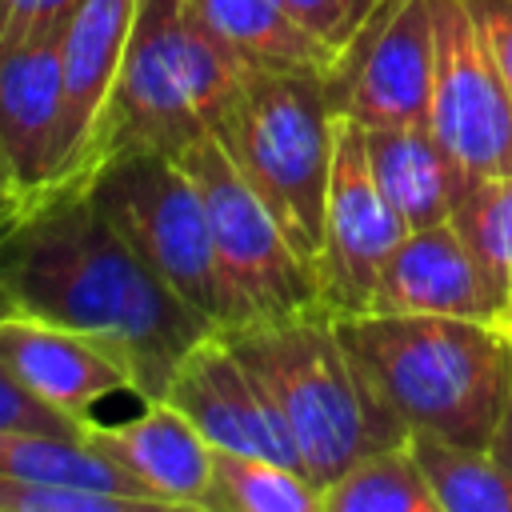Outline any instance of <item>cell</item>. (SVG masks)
Segmentation results:
<instances>
[{
  "label": "cell",
  "mask_w": 512,
  "mask_h": 512,
  "mask_svg": "<svg viewBox=\"0 0 512 512\" xmlns=\"http://www.w3.org/2000/svg\"><path fill=\"white\" fill-rule=\"evenodd\" d=\"M0 304L100 340L140 404L164 400L184 356L216 332L96 208L84 180L40 192L0 228Z\"/></svg>",
  "instance_id": "cell-1"
},
{
  "label": "cell",
  "mask_w": 512,
  "mask_h": 512,
  "mask_svg": "<svg viewBox=\"0 0 512 512\" xmlns=\"http://www.w3.org/2000/svg\"><path fill=\"white\" fill-rule=\"evenodd\" d=\"M376 396L408 432L488 448L512 392V328L460 316H336Z\"/></svg>",
  "instance_id": "cell-2"
},
{
  "label": "cell",
  "mask_w": 512,
  "mask_h": 512,
  "mask_svg": "<svg viewBox=\"0 0 512 512\" xmlns=\"http://www.w3.org/2000/svg\"><path fill=\"white\" fill-rule=\"evenodd\" d=\"M224 336L272 396L316 488H328L360 456L408 440V428L348 352L332 308L316 304L280 320L228 328Z\"/></svg>",
  "instance_id": "cell-3"
},
{
  "label": "cell",
  "mask_w": 512,
  "mask_h": 512,
  "mask_svg": "<svg viewBox=\"0 0 512 512\" xmlns=\"http://www.w3.org/2000/svg\"><path fill=\"white\" fill-rule=\"evenodd\" d=\"M212 136L280 220L296 252L316 268L336 148L328 72L240 68Z\"/></svg>",
  "instance_id": "cell-4"
},
{
  "label": "cell",
  "mask_w": 512,
  "mask_h": 512,
  "mask_svg": "<svg viewBox=\"0 0 512 512\" xmlns=\"http://www.w3.org/2000/svg\"><path fill=\"white\" fill-rule=\"evenodd\" d=\"M236 80L240 64L208 36L188 0H136L92 168L140 148L180 156L212 132Z\"/></svg>",
  "instance_id": "cell-5"
},
{
  "label": "cell",
  "mask_w": 512,
  "mask_h": 512,
  "mask_svg": "<svg viewBox=\"0 0 512 512\" xmlns=\"http://www.w3.org/2000/svg\"><path fill=\"white\" fill-rule=\"evenodd\" d=\"M96 208L128 236L152 272L216 332L228 324V300L212 252L208 208L192 168L172 152H116L88 176Z\"/></svg>",
  "instance_id": "cell-6"
},
{
  "label": "cell",
  "mask_w": 512,
  "mask_h": 512,
  "mask_svg": "<svg viewBox=\"0 0 512 512\" xmlns=\"http://www.w3.org/2000/svg\"><path fill=\"white\" fill-rule=\"evenodd\" d=\"M180 160L192 168L208 208L212 252L228 300L224 332L316 308L320 304L316 268L296 252V244L268 212V204L256 196V188L240 176L224 144L208 132L192 140L180 152Z\"/></svg>",
  "instance_id": "cell-7"
},
{
  "label": "cell",
  "mask_w": 512,
  "mask_h": 512,
  "mask_svg": "<svg viewBox=\"0 0 512 512\" xmlns=\"http://www.w3.org/2000/svg\"><path fill=\"white\" fill-rule=\"evenodd\" d=\"M428 128L468 176L512 172V88L464 0H432Z\"/></svg>",
  "instance_id": "cell-8"
},
{
  "label": "cell",
  "mask_w": 512,
  "mask_h": 512,
  "mask_svg": "<svg viewBox=\"0 0 512 512\" xmlns=\"http://www.w3.org/2000/svg\"><path fill=\"white\" fill-rule=\"evenodd\" d=\"M408 224L380 192L364 124L336 116V148H332V180H328V208H324V244L316 260L320 304L336 316H360L372 304L376 280L404 240Z\"/></svg>",
  "instance_id": "cell-9"
},
{
  "label": "cell",
  "mask_w": 512,
  "mask_h": 512,
  "mask_svg": "<svg viewBox=\"0 0 512 512\" xmlns=\"http://www.w3.org/2000/svg\"><path fill=\"white\" fill-rule=\"evenodd\" d=\"M336 116L364 128L428 124L432 100V0H380L372 20L328 72Z\"/></svg>",
  "instance_id": "cell-10"
},
{
  "label": "cell",
  "mask_w": 512,
  "mask_h": 512,
  "mask_svg": "<svg viewBox=\"0 0 512 512\" xmlns=\"http://www.w3.org/2000/svg\"><path fill=\"white\" fill-rule=\"evenodd\" d=\"M212 448L268 456L304 472L300 452L252 368L236 356L224 332H208L172 376L168 396ZM308 476V472H304Z\"/></svg>",
  "instance_id": "cell-11"
},
{
  "label": "cell",
  "mask_w": 512,
  "mask_h": 512,
  "mask_svg": "<svg viewBox=\"0 0 512 512\" xmlns=\"http://www.w3.org/2000/svg\"><path fill=\"white\" fill-rule=\"evenodd\" d=\"M0 364L52 412L88 428L100 400L132 392L128 368L92 336L0 304Z\"/></svg>",
  "instance_id": "cell-12"
},
{
  "label": "cell",
  "mask_w": 512,
  "mask_h": 512,
  "mask_svg": "<svg viewBox=\"0 0 512 512\" xmlns=\"http://www.w3.org/2000/svg\"><path fill=\"white\" fill-rule=\"evenodd\" d=\"M508 300L492 288L480 260L452 220L408 228L392 248L368 312L504 320Z\"/></svg>",
  "instance_id": "cell-13"
},
{
  "label": "cell",
  "mask_w": 512,
  "mask_h": 512,
  "mask_svg": "<svg viewBox=\"0 0 512 512\" xmlns=\"http://www.w3.org/2000/svg\"><path fill=\"white\" fill-rule=\"evenodd\" d=\"M136 0H84L60 32V76H64V140H60V184L84 180L96 160V136L120 76Z\"/></svg>",
  "instance_id": "cell-14"
},
{
  "label": "cell",
  "mask_w": 512,
  "mask_h": 512,
  "mask_svg": "<svg viewBox=\"0 0 512 512\" xmlns=\"http://www.w3.org/2000/svg\"><path fill=\"white\" fill-rule=\"evenodd\" d=\"M84 440L100 448L156 508L204 512L212 444L172 400H148L144 412L132 420H92L84 428Z\"/></svg>",
  "instance_id": "cell-15"
},
{
  "label": "cell",
  "mask_w": 512,
  "mask_h": 512,
  "mask_svg": "<svg viewBox=\"0 0 512 512\" xmlns=\"http://www.w3.org/2000/svg\"><path fill=\"white\" fill-rule=\"evenodd\" d=\"M64 140L60 40L0 52V148L28 200L56 188Z\"/></svg>",
  "instance_id": "cell-16"
},
{
  "label": "cell",
  "mask_w": 512,
  "mask_h": 512,
  "mask_svg": "<svg viewBox=\"0 0 512 512\" xmlns=\"http://www.w3.org/2000/svg\"><path fill=\"white\" fill-rule=\"evenodd\" d=\"M364 140L372 176L408 228L452 220L468 172L444 152L428 124H380L364 128Z\"/></svg>",
  "instance_id": "cell-17"
},
{
  "label": "cell",
  "mask_w": 512,
  "mask_h": 512,
  "mask_svg": "<svg viewBox=\"0 0 512 512\" xmlns=\"http://www.w3.org/2000/svg\"><path fill=\"white\" fill-rule=\"evenodd\" d=\"M208 36L240 68L332 72L336 56L288 12L284 0H188Z\"/></svg>",
  "instance_id": "cell-18"
},
{
  "label": "cell",
  "mask_w": 512,
  "mask_h": 512,
  "mask_svg": "<svg viewBox=\"0 0 512 512\" xmlns=\"http://www.w3.org/2000/svg\"><path fill=\"white\" fill-rule=\"evenodd\" d=\"M0 472L20 480H44L64 488H88L108 496H128L148 512H160L100 448L84 436L68 432H36V428H0Z\"/></svg>",
  "instance_id": "cell-19"
},
{
  "label": "cell",
  "mask_w": 512,
  "mask_h": 512,
  "mask_svg": "<svg viewBox=\"0 0 512 512\" xmlns=\"http://www.w3.org/2000/svg\"><path fill=\"white\" fill-rule=\"evenodd\" d=\"M408 444L440 512H512V476L492 448L456 444L432 432H408Z\"/></svg>",
  "instance_id": "cell-20"
},
{
  "label": "cell",
  "mask_w": 512,
  "mask_h": 512,
  "mask_svg": "<svg viewBox=\"0 0 512 512\" xmlns=\"http://www.w3.org/2000/svg\"><path fill=\"white\" fill-rule=\"evenodd\" d=\"M204 512H320V488L292 464L212 448Z\"/></svg>",
  "instance_id": "cell-21"
},
{
  "label": "cell",
  "mask_w": 512,
  "mask_h": 512,
  "mask_svg": "<svg viewBox=\"0 0 512 512\" xmlns=\"http://www.w3.org/2000/svg\"><path fill=\"white\" fill-rule=\"evenodd\" d=\"M320 512H440V508L412 456V444L400 440L360 456L328 488H320Z\"/></svg>",
  "instance_id": "cell-22"
},
{
  "label": "cell",
  "mask_w": 512,
  "mask_h": 512,
  "mask_svg": "<svg viewBox=\"0 0 512 512\" xmlns=\"http://www.w3.org/2000/svg\"><path fill=\"white\" fill-rule=\"evenodd\" d=\"M452 224L468 240L492 288L512 300V172L468 176L456 196Z\"/></svg>",
  "instance_id": "cell-23"
},
{
  "label": "cell",
  "mask_w": 512,
  "mask_h": 512,
  "mask_svg": "<svg viewBox=\"0 0 512 512\" xmlns=\"http://www.w3.org/2000/svg\"><path fill=\"white\" fill-rule=\"evenodd\" d=\"M0 512H148L128 496L64 488L44 480H20L0 472Z\"/></svg>",
  "instance_id": "cell-24"
},
{
  "label": "cell",
  "mask_w": 512,
  "mask_h": 512,
  "mask_svg": "<svg viewBox=\"0 0 512 512\" xmlns=\"http://www.w3.org/2000/svg\"><path fill=\"white\" fill-rule=\"evenodd\" d=\"M84 0H0V52L60 40Z\"/></svg>",
  "instance_id": "cell-25"
},
{
  "label": "cell",
  "mask_w": 512,
  "mask_h": 512,
  "mask_svg": "<svg viewBox=\"0 0 512 512\" xmlns=\"http://www.w3.org/2000/svg\"><path fill=\"white\" fill-rule=\"evenodd\" d=\"M284 4L332 56H340L380 8V0H284Z\"/></svg>",
  "instance_id": "cell-26"
},
{
  "label": "cell",
  "mask_w": 512,
  "mask_h": 512,
  "mask_svg": "<svg viewBox=\"0 0 512 512\" xmlns=\"http://www.w3.org/2000/svg\"><path fill=\"white\" fill-rule=\"evenodd\" d=\"M0 428H36V432H68V436H84L80 424H72L68 416L52 412L48 404H40L4 364H0Z\"/></svg>",
  "instance_id": "cell-27"
},
{
  "label": "cell",
  "mask_w": 512,
  "mask_h": 512,
  "mask_svg": "<svg viewBox=\"0 0 512 512\" xmlns=\"http://www.w3.org/2000/svg\"><path fill=\"white\" fill-rule=\"evenodd\" d=\"M464 4L512 88V0H464Z\"/></svg>",
  "instance_id": "cell-28"
},
{
  "label": "cell",
  "mask_w": 512,
  "mask_h": 512,
  "mask_svg": "<svg viewBox=\"0 0 512 512\" xmlns=\"http://www.w3.org/2000/svg\"><path fill=\"white\" fill-rule=\"evenodd\" d=\"M20 208H24V196H20V188H16V176H12V168H8V156H4V148H0V228H4Z\"/></svg>",
  "instance_id": "cell-29"
},
{
  "label": "cell",
  "mask_w": 512,
  "mask_h": 512,
  "mask_svg": "<svg viewBox=\"0 0 512 512\" xmlns=\"http://www.w3.org/2000/svg\"><path fill=\"white\" fill-rule=\"evenodd\" d=\"M492 456L504 464V472L512 476V392H508V404H504V416H500V424H496V432H492Z\"/></svg>",
  "instance_id": "cell-30"
},
{
  "label": "cell",
  "mask_w": 512,
  "mask_h": 512,
  "mask_svg": "<svg viewBox=\"0 0 512 512\" xmlns=\"http://www.w3.org/2000/svg\"><path fill=\"white\" fill-rule=\"evenodd\" d=\"M504 324L512 328V300H508V308H504Z\"/></svg>",
  "instance_id": "cell-31"
}]
</instances>
